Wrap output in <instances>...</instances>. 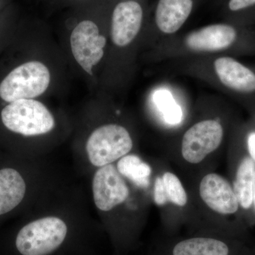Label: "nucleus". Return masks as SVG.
<instances>
[{"instance_id":"nucleus-1","label":"nucleus","mask_w":255,"mask_h":255,"mask_svg":"<svg viewBox=\"0 0 255 255\" xmlns=\"http://www.w3.org/2000/svg\"><path fill=\"white\" fill-rule=\"evenodd\" d=\"M81 230L58 216L26 223L14 238L18 255H82L87 237Z\"/></svg>"},{"instance_id":"nucleus-2","label":"nucleus","mask_w":255,"mask_h":255,"mask_svg":"<svg viewBox=\"0 0 255 255\" xmlns=\"http://www.w3.org/2000/svg\"><path fill=\"white\" fill-rule=\"evenodd\" d=\"M1 117L6 128L25 136L46 134L55 125L54 117L46 106L33 100L11 102L1 111Z\"/></svg>"},{"instance_id":"nucleus-3","label":"nucleus","mask_w":255,"mask_h":255,"mask_svg":"<svg viewBox=\"0 0 255 255\" xmlns=\"http://www.w3.org/2000/svg\"><path fill=\"white\" fill-rule=\"evenodd\" d=\"M132 147L131 137L125 128L107 124L92 132L87 139L86 152L90 163L100 168L128 155Z\"/></svg>"},{"instance_id":"nucleus-4","label":"nucleus","mask_w":255,"mask_h":255,"mask_svg":"<svg viewBox=\"0 0 255 255\" xmlns=\"http://www.w3.org/2000/svg\"><path fill=\"white\" fill-rule=\"evenodd\" d=\"M50 72L40 62H28L13 70L0 84V97L5 102L31 100L49 86Z\"/></svg>"},{"instance_id":"nucleus-5","label":"nucleus","mask_w":255,"mask_h":255,"mask_svg":"<svg viewBox=\"0 0 255 255\" xmlns=\"http://www.w3.org/2000/svg\"><path fill=\"white\" fill-rule=\"evenodd\" d=\"M223 136L222 126L217 121L205 120L196 124L183 137L182 157L189 163H200L218 149Z\"/></svg>"},{"instance_id":"nucleus-6","label":"nucleus","mask_w":255,"mask_h":255,"mask_svg":"<svg viewBox=\"0 0 255 255\" xmlns=\"http://www.w3.org/2000/svg\"><path fill=\"white\" fill-rule=\"evenodd\" d=\"M92 190L96 207L103 212H108L123 204L130 194L123 176L112 164L96 171Z\"/></svg>"},{"instance_id":"nucleus-7","label":"nucleus","mask_w":255,"mask_h":255,"mask_svg":"<svg viewBox=\"0 0 255 255\" xmlns=\"http://www.w3.org/2000/svg\"><path fill=\"white\" fill-rule=\"evenodd\" d=\"M105 37L100 35L98 26L93 21H82L70 37L72 52L75 60L87 73L92 75V68L103 58Z\"/></svg>"},{"instance_id":"nucleus-8","label":"nucleus","mask_w":255,"mask_h":255,"mask_svg":"<svg viewBox=\"0 0 255 255\" xmlns=\"http://www.w3.org/2000/svg\"><path fill=\"white\" fill-rule=\"evenodd\" d=\"M202 201L211 210L223 215L237 212L239 202L234 190L226 179L219 174H206L199 184Z\"/></svg>"},{"instance_id":"nucleus-9","label":"nucleus","mask_w":255,"mask_h":255,"mask_svg":"<svg viewBox=\"0 0 255 255\" xmlns=\"http://www.w3.org/2000/svg\"><path fill=\"white\" fill-rule=\"evenodd\" d=\"M143 11L135 1H122L114 8L112 19V41L120 47L133 41L141 28Z\"/></svg>"},{"instance_id":"nucleus-10","label":"nucleus","mask_w":255,"mask_h":255,"mask_svg":"<svg viewBox=\"0 0 255 255\" xmlns=\"http://www.w3.org/2000/svg\"><path fill=\"white\" fill-rule=\"evenodd\" d=\"M237 34L232 25L216 23L191 32L186 38V44L196 51H219L232 46Z\"/></svg>"},{"instance_id":"nucleus-11","label":"nucleus","mask_w":255,"mask_h":255,"mask_svg":"<svg viewBox=\"0 0 255 255\" xmlns=\"http://www.w3.org/2000/svg\"><path fill=\"white\" fill-rule=\"evenodd\" d=\"M166 255H242L231 242L217 236H198L174 243Z\"/></svg>"},{"instance_id":"nucleus-12","label":"nucleus","mask_w":255,"mask_h":255,"mask_svg":"<svg viewBox=\"0 0 255 255\" xmlns=\"http://www.w3.org/2000/svg\"><path fill=\"white\" fill-rule=\"evenodd\" d=\"M214 67L225 86L241 93L255 91V73L238 60L222 57L215 61Z\"/></svg>"},{"instance_id":"nucleus-13","label":"nucleus","mask_w":255,"mask_h":255,"mask_svg":"<svg viewBox=\"0 0 255 255\" xmlns=\"http://www.w3.org/2000/svg\"><path fill=\"white\" fill-rule=\"evenodd\" d=\"M194 0H158L155 23L162 33L172 34L179 29L192 12Z\"/></svg>"},{"instance_id":"nucleus-14","label":"nucleus","mask_w":255,"mask_h":255,"mask_svg":"<svg viewBox=\"0 0 255 255\" xmlns=\"http://www.w3.org/2000/svg\"><path fill=\"white\" fill-rule=\"evenodd\" d=\"M26 193V182L17 170L0 169V216L7 214L19 205Z\"/></svg>"},{"instance_id":"nucleus-15","label":"nucleus","mask_w":255,"mask_h":255,"mask_svg":"<svg viewBox=\"0 0 255 255\" xmlns=\"http://www.w3.org/2000/svg\"><path fill=\"white\" fill-rule=\"evenodd\" d=\"M255 179V161L250 157H246L242 160L238 167L233 189L237 196L239 205L243 209H250L253 205Z\"/></svg>"},{"instance_id":"nucleus-16","label":"nucleus","mask_w":255,"mask_h":255,"mask_svg":"<svg viewBox=\"0 0 255 255\" xmlns=\"http://www.w3.org/2000/svg\"><path fill=\"white\" fill-rule=\"evenodd\" d=\"M117 168L124 177L135 184L137 187L147 188L150 185L152 169L138 156L127 155L119 159Z\"/></svg>"},{"instance_id":"nucleus-17","label":"nucleus","mask_w":255,"mask_h":255,"mask_svg":"<svg viewBox=\"0 0 255 255\" xmlns=\"http://www.w3.org/2000/svg\"><path fill=\"white\" fill-rule=\"evenodd\" d=\"M154 103L162 114L164 120L169 125L176 126L182 122L183 112L173 96L166 89H159L152 96Z\"/></svg>"},{"instance_id":"nucleus-18","label":"nucleus","mask_w":255,"mask_h":255,"mask_svg":"<svg viewBox=\"0 0 255 255\" xmlns=\"http://www.w3.org/2000/svg\"><path fill=\"white\" fill-rule=\"evenodd\" d=\"M167 199L174 205L183 207L187 204V195L182 182L175 174L165 172L162 176Z\"/></svg>"},{"instance_id":"nucleus-19","label":"nucleus","mask_w":255,"mask_h":255,"mask_svg":"<svg viewBox=\"0 0 255 255\" xmlns=\"http://www.w3.org/2000/svg\"><path fill=\"white\" fill-rule=\"evenodd\" d=\"M227 8L233 14H239L255 9V0H229Z\"/></svg>"},{"instance_id":"nucleus-20","label":"nucleus","mask_w":255,"mask_h":255,"mask_svg":"<svg viewBox=\"0 0 255 255\" xmlns=\"http://www.w3.org/2000/svg\"><path fill=\"white\" fill-rule=\"evenodd\" d=\"M168 199L166 194L162 178L157 177L155 179V185H154V201L157 206H161L165 205Z\"/></svg>"},{"instance_id":"nucleus-21","label":"nucleus","mask_w":255,"mask_h":255,"mask_svg":"<svg viewBox=\"0 0 255 255\" xmlns=\"http://www.w3.org/2000/svg\"><path fill=\"white\" fill-rule=\"evenodd\" d=\"M248 148L251 158L255 162V131L251 132L248 136Z\"/></svg>"},{"instance_id":"nucleus-22","label":"nucleus","mask_w":255,"mask_h":255,"mask_svg":"<svg viewBox=\"0 0 255 255\" xmlns=\"http://www.w3.org/2000/svg\"><path fill=\"white\" fill-rule=\"evenodd\" d=\"M253 204H254L255 208V179L254 190H253Z\"/></svg>"}]
</instances>
